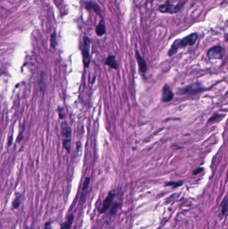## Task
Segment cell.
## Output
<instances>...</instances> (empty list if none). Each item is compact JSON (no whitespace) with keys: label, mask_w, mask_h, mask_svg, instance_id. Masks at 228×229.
Returning a JSON list of instances; mask_svg holds the SVG:
<instances>
[{"label":"cell","mask_w":228,"mask_h":229,"mask_svg":"<svg viewBox=\"0 0 228 229\" xmlns=\"http://www.w3.org/2000/svg\"><path fill=\"white\" fill-rule=\"evenodd\" d=\"M201 170H203V168H198L197 170H195V171H194V172H193V174L194 175H195V174H199V172H201Z\"/></svg>","instance_id":"cell-19"},{"label":"cell","mask_w":228,"mask_h":229,"mask_svg":"<svg viewBox=\"0 0 228 229\" xmlns=\"http://www.w3.org/2000/svg\"><path fill=\"white\" fill-rule=\"evenodd\" d=\"M96 34L98 35L99 36H103L104 34H105V33H106V26H105L104 21L103 20V19H102V20L100 21V22L99 23V25L96 26Z\"/></svg>","instance_id":"cell-11"},{"label":"cell","mask_w":228,"mask_h":229,"mask_svg":"<svg viewBox=\"0 0 228 229\" xmlns=\"http://www.w3.org/2000/svg\"><path fill=\"white\" fill-rule=\"evenodd\" d=\"M173 98H174V93L171 90L170 87H169L167 85H165L162 90V96H161L162 101L167 103V102L172 101Z\"/></svg>","instance_id":"cell-7"},{"label":"cell","mask_w":228,"mask_h":229,"mask_svg":"<svg viewBox=\"0 0 228 229\" xmlns=\"http://www.w3.org/2000/svg\"><path fill=\"white\" fill-rule=\"evenodd\" d=\"M45 229H51L50 228V223H47L46 226H45Z\"/></svg>","instance_id":"cell-20"},{"label":"cell","mask_w":228,"mask_h":229,"mask_svg":"<svg viewBox=\"0 0 228 229\" xmlns=\"http://www.w3.org/2000/svg\"><path fill=\"white\" fill-rule=\"evenodd\" d=\"M183 184V182H167L166 184V186H173V188H177V187H179L181 186V185Z\"/></svg>","instance_id":"cell-16"},{"label":"cell","mask_w":228,"mask_h":229,"mask_svg":"<svg viewBox=\"0 0 228 229\" xmlns=\"http://www.w3.org/2000/svg\"><path fill=\"white\" fill-rule=\"evenodd\" d=\"M73 220H74V216L72 215L68 218V220L64 224H63L61 227V229H70L72 225V222H73Z\"/></svg>","instance_id":"cell-13"},{"label":"cell","mask_w":228,"mask_h":229,"mask_svg":"<svg viewBox=\"0 0 228 229\" xmlns=\"http://www.w3.org/2000/svg\"><path fill=\"white\" fill-rule=\"evenodd\" d=\"M58 113H59V117L60 119H64L65 117V113L64 111V109H63L62 107H59L58 108Z\"/></svg>","instance_id":"cell-17"},{"label":"cell","mask_w":228,"mask_h":229,"mask_svg":"<svg viewBox=\"0 0 228 229\" xmlns=\"http://www.w3.org/2000/svg\"><path fill=\"white\" fill-rule=\"evenodd\" d=\"M205 90V87H203L200 83H194L191 85H189L183 89H179L177 92L179 95H194L201 92Z\"/></svg>","instance_id":"cell-2"},{"label":"cell","mask_w":228,"mask_h":229,"mask_svg":"<svg viewBox=\"0 0 228 229\" xmlns=\"http://www.w3.org/2000/svg\"><path fill=\"white\" fill-rule=\"evenodd\" d=\"M198 38V34L196 33H192L182 39H177L175 40L171 48L168 51V56H172L175 55L179 49L185 48L187 46H193L195 44Z\"/></svg>","instance_id":"cell-1"},{"label":"cell","mask_w":228,"mask_h":229,"mask_svg":"<svg viewBox=\"0 0 228 229\" xmlns=\"http://www.w3.org/2000/svg\"><path fill=\"white\" fill-rule=\"evenodd\" d=\"M50 44L52 48H55L56 46V33H53L50 37Z\"/></svg>","instance_id":"cell-15"},{"label":"cell","mask_w":228,"mask_h":229,"mask_svg":"<svg viewBox=\"0 0 228 229\" xmlns=\"http://www.w3.org/2000/svg\"><path fill=\"white\" fill-rule=\"evenodd\" d=\"M225 50L220 46H215L211 48L207 52V56L211 60L221 59L224 56Z\"/></svg>","instance_id":"cell-3"},{"label":"cell","mask_w":228,"mask_h":229,"mask_svg":"<svg viewBox=\"0 0 228 229\" xmlns=\"http://www.w3.org/2000/svg\"><path fill=\"white\" fill-rule=\"evenodd\" d=\"M105 65L111 67L113 69H118V63H117V61H116V58L114 56H112V55L109 56V57L106 58V60Z\"/></svg>","instance_id":"cell-10"},{"label":"cell","mask_w":228,"mask_h":229,"mask_svg":"<svg viewBox=\"0 0 228 229\" xmlns=\"http://www.w3.org/2000/svg\"><path fill=\"white\" fill-rule=\"evenodd\" d=\"M86 8L89 10H93L95 13L100 16V9L98 5L94 2H87L86 3Z\"/></svg>","instance_id":"cell-12"},{"label":"cell","mask_w":228,"mask_h":229,"mask_svg":"<svg viewBox=\"0 0 228 229\" xmlns=\"http://www.w3.org/2000/svg\"><path fill=\"white\" fill-rule=\"evenodd\" d=\"M183 3H178L177 5H172L170 3H165L159 7V11L162 13H177L183 6Z\"/></svg>","instance_id":"cell-5"},{"label":"cell","mask_w":228,"mask_h":229,"mask_svg":"<svg viewBox=\"0 0 228 229\" xmlns=\"http://www.w3.org/2000/svg\"><path fill=\"white\" fill-rule=\"evenodd\" d=\"M19 204H20V200H19L18 198H16L15 200L13 201V206L14 208H18Z\"/></svg>","instance_id":"cell-18"},{"label":"cell","mask_w":228,"mask_h":229,"mask_svg":"<svg viewBox=\"0 0 228 229\" xmlns=\"http://www.w3.org/2000/svg\"><path fill=\"white\" fill-rule=\"evenodd\" d=\"M136 56H137V60L139 65V71L141 73H145L147 70V65L144 58L140 55L139 52L136 50Z\"/></svg>","instance_id":"cell-8"},{"label":"cell","mask_w":228,"mask_h":229,"mask_svg":"<svg viewBox=\"0 0 228 229\" xmlns=\"http://www.w3.org/2000/svg\"><path fill=\"white\" fill-rule=\"evenodd\" d=\"M113 198H114V194L112 192H110L109 196L106 198L105 200L104 201L103 208H102V210H101V212H104L108 210L109 207L110 206V204L113 202Z\"/></svg>","instance_id":"cell-9"},{"label":"cell","mask_w":228,"mask_h":229,"mask_svg":"<svg viewBox=\"0 0 228 229\" xmlns=\"http://www.w3.org/2000/svg\"><path fill=\"white\" fill-rule=\"evenodd\" d=\"M63 134V143H64V148L67 150L68 152L70 151L71 146V135L72 131L69 127H65L62 131Z\"/></svg>","instance_id":"cell-6"},{"label":"cell","mask_w":228,"mask_h":229,"mask_svg":"<svg viewBox=\"0 0 228 229\" xmlns=\"http://www.w3.org/2000/svg\"><path fill=\"white\" fill-rule=\"evenodd\" d=\"M90 39L85 36L84 38V44L83 47H82V56H83V62L84 65L86 68H88L90 62Z\"/></svg>","instance_id":"cell-4"},{"label":"cell","mask_w":228,"mask_h":229,"mask_svg":"<svg viewBox=\"0 0 228 229\" xmlns=\"http://www.w3.org/2000/svg\"><path fill=\"white\" fill-rule=\"evenodd\" d=\"M227 211V198L225 197L224 200L222 202V209H221V213L223 215H225Z\"/></svg>","instance_id":"cell-14"}]
</instances>
